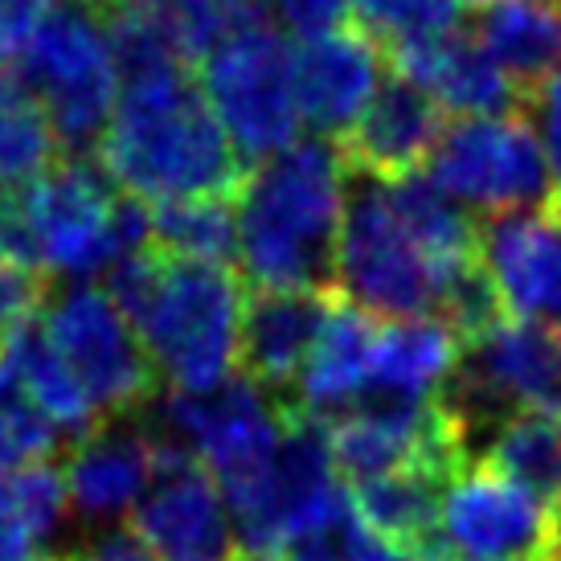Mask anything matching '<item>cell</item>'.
<instances>
[{"label":"cell","mask_w":561,"mask_h":561,"mask_svg":"<svg viewBox=\"0 0 561 561\" xmlns=\"http://www.w3.org/2000/svg\"><path fill=\"white\" fill-rule=\"evenodd\" d=\"M107 296L140 332L169 390L205 393L238 377L247 296L230 266L188 263L144 247L111 266Z\"/></svg>","instance_id":"3957f363"},{"label":"cell","mask_w":561,"mask_h":561,"mask_svg":"<svg viewBox=\"0 0 561 561\" xmlns=\"http://www.w3.org/2000/svg\"><path fill=\"white\" fill-rule=\"evenodd\" d=\"M37 320L103 422L127 419L152 405L160 377L148 360L140 332L107 296V287L70 283L42 304Z\"/></svg>","instance_id":"30bf717a"},{"label":"cell","mask_w":561,"mask_h":561,"mask_svg":"<svg viewBox=\"0 0 561 561\" xmlns=\"http://www.w3.org/2000/svg\"><path fill=\"white\" fill-rule=\"evenodd\" d=\"M336 291H254L242 316V374L271 393L296 390Z\"/></svg>","instance_id":"d6986e66"},{"label":"cell","mask_w":561,"mask_h":561,"mask_svg":"<svg viewBox=\"0 0 561 561\" xmlns=\"http://www.w3.org/2000/svg\"><path fill=\"white\" fill-rule=\"evenodd\" d=\"M144 247H152V209L119 193L91 157L58 160L0 197V254L42 283H91Z\"/></svg>","instance_id":"277c9868"},{"label":"cell","mask_w":561,"mask_h":561,"mask_svg":"<svg viewBox=\"0 0 561 561\" xmlns=\"http://www.w3.org/2000/svg\"><path fill=\"white\" fill-rule=\"evenodd\" d=\"M447 271L451 266L435 263L393 214L386 185L348 169V202L336 242V296L374 320H414L438 308Z\"/></svg>","instance_id":"8992f818"},{"label":"cell","mask_w":561,"mask_h":561,"mask_svg":"<svg viewBox=\"0 0 561 561\" xmlns=\"http://www.w3.org/2000/svg\"><path fill=\"white\" fill-rule=\"evenodd\" d=\"M455 483L443 468H402L377 480L353 483V513L377 541L419 561H455L443 541V500Z\"/></svg>","instance_id":"ffe728a7"},{"label":"cell","mask_w":561,"mask_h":561,"mask_svg":"<svg viewBox=\"0 0 561 561\" xmlns=\"http://www.w3.org/2000/svg\"><path fill=\"white\" fill-rule=\"evenodd\" d=\"M443 131H447L443 107L390 70L369 111L360 115V124L341 140V152L353 172L398 181L435 157Z\"/></svg>","instance_id":"ac0fdd59"},{"label":"cell","mask_w":561,"mask_h":561,"mask_svg":"<svg viewBox=\"0 0 561 561\" xmlns=\"http://www.w3.org/2000/svg\"><path fill=\"white\" fill-rule=\"evenodd\" d=\"M459 353H463V344L443 320H431V316L390 320L377 332L374 377H369L365 398L435 402L459 365Z\"/></svg>","instance_id":"603a6c76"},{"label":"cell","mask_w":561,"mask_h":561,"mask_svg":"<svg viewBox=\"0 0 561 561\" xmlns=\"http://www.w3.org/2000/svg\"><path fill=\"white\" fill-rule=\"evenodd\" d=\"M480 263L496 283L504 312L561 332V205L483 218Z\"/></svg>","instance_id":"5bb4252c"},{"label":"cell","mask_w":561,"mask_h":561,"mask_svg":"<svg viewBox=\"0 0 561 561\" xmlns=\"http://www.w3.org/2000/svg\"><path fill=\"white\" fill-rule=\"evenodd\" d=\"M443 541L455 561H553V508L488 463H471L447 488Z\"/></svg>","instance_id":"7c38bea8"},{"label":"cell","mask_w":561,"mask_h":561,"mask_svg":"<svg viewBox=\"0 0 561 561\" xmlns=\"http://www.w3.org/2000/svg\"><path fill=\"white\" fill-rule=\"evenodd\" d=\"M480 463L529 488L549 508L561 504V414L525 410L488 438Z\"/></svg>","instance_id":"484cf974"},{"label":"cell","mask_w":561,"mask_h":561,"mask_svg":"<svg viewBox=\"0 0 561 561\" xmlns=\"http://www.w3.org/2000/svg\"><path fill=\"white\" fill-rule=\"evenodd\" d=\"M58 0H0V66H13Z\"/></svg>","instance_id":"f546056e"},{"label":"cell","mask_w":561,"mask_h":561,"mask_svg":"<svg viewBox=\"0 0 561 561\" xmlns=\"http://www.w3.org/2000/svg\"><path fill=\"white\" fill-rule=\"evenodd\" d=\"M70 157L103 148L119 103V58L103 0H58L13 62Z\"/></svg>","instance_id":"5b68a950"},{"label":"cell","mask_w":561,"mask_h":561,"mask_svg":"<svg viewBox=\"0 0 561 561\" xmlns=\"http://www.w3.org/2000/svg\"><path fill=\"white\" fill-rule=\"evenodd\" d=\"M476 42L508 75L529 103L561 70V4L549 0H500L476 16Z\"/></svg>","instance_id":"cb8c5ba5"},{"label":"cell","mask_w":561,"mask_h":561,"mask_svg":"<svg viewBox=\"0 0 561 561\" xmlns=\"http://www.w3.org/2000/svg\"><path fill=\"white\" fill-rule=\"evenodd\" d=\"M152 247L188 263H238L234 197H188V202L152 205Z\"/></svg>","instance_id":"4316f807"},{"label":"cell","mask_w":561,"mask_h":561,"mask_svg":"<svg viewBox=\"0 0 561 561\" xmlns=\"http://www.w3.org/2000/svg\"><path fill=\"white\" fill-rule=\"evenodd\" d=\"M66 561H160V558L136 529H103L94 533L91 541H82L75 553H66Z\"/></svg>","instance_id":"4dcf8cb0"},{"label":"cell","mask_w":561,"mask_h":561,"mask_svg":"<svg viewBox=\"0 0 561 561\" xmlns=\"http://www.w3.org/2000/svg\"><path fill=\"white\" fill-rule=\"evenodd\" d=\"M157 480L131 529L160 561H238V529L214 476L169 438H157Z\"/></svg>","instance_id":"4fadbf2b"},{"label":"cell","mask_w":561,"mask_h":561,"mask_svg":"<svg viewBox=\"0 0 561 561\" xmlns=\"http://www.w3.org/2000/svg\"><path fill=\"white\" fill-rule=\"evenodd\" d=\"M459 4H468V9H492V4H500V0H459Z\"/></svg>","instance_id":"e575fe53"},{"label":"cell","mask_w":561,"mask_h":561,"mask_svg":"<svg viewBox=\"0 0 561 561\" xmlns=\"http://www.w3.org/2000/svg\"><path fill=\"white\" fill-rule=\"evenodd\" d=\"M438 405L455 419L468 455L480 438L488 447L513 414H561V332L504 320L476 344H463Z\"/></svg>","instance_id":"9c48e42d"},{"label":"cell","mask_w":561,"mask_h":561,"mask_svg":"<svg viewBox=\"0 0 561 561\" xmlns=\"http://www.w3.org/2000/svg\"><path fill=\"white\" fill-rule=\"evenodd\" d=\"M381 58L365 30H332L296 46V99L304 124L320 140L341 144L381 91Z\"/></svg>","instance_id":"2e32d148"},{"label":"cell","mask_w":561,"mask_h":561,"mask_svg":"<svg viewBox=\"0 0 561 561\" xmlns=\"http://www.w3.org/2000/svg\"><path fill=\"white\" fill-rule=\"evenodd\" d=\"M348 202L341 144L299 140L238 188V266L254 291H336V242Z\"/></svg>","instance_id":"7a4b0ae2"},{"label":"cell","mask_w":561,"mask_h":561,"mask_svg":"<svg viewBox=\"0 0 561 561\" xmlns=\"http://www.w3.org/2000/svg\"><path fill=\"white\" fill-rule=\"evenodd\" d=\"M549 4H561V0H549Z\"/></svg>","instance_id":"f35d334b"},{"label":"cell","mask_w":561,"mask_h":561,"mask_svg":"<svg viewBox=\"0 0 561 561\" xmlns=\"http://www.w3.org/2000/svg\"><path fill=\"white\" fill-rule=\"evenodd\" d=\"M348 513H353V500H348ZM348 513L332 529L296 541V546L283 553V561H353L348 558V546H344V520H348Z\"/></svg>","instance_id":"d6a6232c"},{"label":"cell","mask_w":561,"mask_h":561,"mask_svg":"<svg viewBox=\"0 0 561 561\" xmlns=\"http://www.w3.org/2000/svg\"><path fill=\"white\" fill-rule=\"evenodd\" d=\"M4 336H9V328H4V324H0V341H4Z\"/></svg>","instance_id":"74e56055"},{"label":"cell","mask_w":561,"mask_h":561,"mask_svg":"<svg viewBox=\"0 0 561 561\" xmlns=\"http://www.w3.org/2000/svg\"><path fill=\"white\" fill-rule=\"evenodd\" d=\"M377 332L381 328H377L374 316L357 312L344 299H336L312 357L304 365V377H299L291 405L320 422H332L365 402L369 377H374Z\"/></svg>","instance_id":"44dd1931"},{"label":"cell","mask_w":561,"mask_h":561,"mask_svg":"<svg viewBox=\"0 0 561 561\" xmlns=\"http://www.w3.org/2000/svg\"><path fill=\"white\" fill-rule=\"evenodd\" d=\"M0 374L9 377L13 390L54 426V435L79 443L94 426H103L94 402L79 386V377L70 374V365L58 357V348L49 344L37 316L16 324L0 341Z\"/></svg>","instance_id":"7402d4cb"},{"label":"cell","mask_w":561,"mask_h":561,"mask_svg":"<svg viewBox=\"0 0 561 561\" xmlns=\"http://www.w3.org/2000/svg\"><path fill=\"white\" fill-rule=\"evenodd\" d=\"M157 435L127 419L103 422L82 435L62 463L70 508L91 525L136 516L157 480Z\"/></svg>","instance_id":"e0dca14e"},{"label":"cell","mask_w":561,"mask_h":561,"mask_svg":"<svg viewBox=\"0 0 561 561\" xmlns=\"http://www.w3.org/2000/svg\"><path fill=\"white\" fill-rule=\"evenodd\" d=\"M197 66L205 99L242 164H263L299 144L296 46L275 30V16L221 37Z\"/></svg>","instance_id":"52a82bcc"},{"label":"cell","mask_w":561,"mask_h":561,"mask_svg":"<svg viewBox=\"0 0 561 561\" xmlns=\"http://www.w3.org/2000/svg\"><path fill=\"white\" fill-rule=\"evenodd\" d=\"M238 561H283V558H266V553H242Z\"/></svg>","instance_id":"d590c367"},{"label":"cell","mask_w":561,"mask_h":561,"mask_svg":"<svg viewBox=\"0 0 561 561\" xmlns=\"http://www.w3.org/2000/svg\"><path fill=\"white\" fill-rule=\"evenodd\" d=\"M99 164L144 205L238 197L247 181V164L185 62L124 75Z\"/></svg>","instance_id":"6da1fadb"},{"label":"cell","mask_w":561,"mask_h":561,"mask_svg":"<svg viewBox=\"0 0 561 561\" xmlns=\"http://www.w3.org/2000/svg\"><path fill=\"white\" fill-rule=\"evenodd\" d=\"M348 9L357 16V30L369 33L381 49L459 25V0H348Z\"/></svg>","instance_id":"83f0119b"},{"label":"cell","mask_w":561,"mask_h":561,"mask_svg":"<svg viewBox=\"0 0 561 561\" xmlns=\"http://www.w3.org/2000/svg\"><path fill=\"white\" fill-rule=\"evenodd\" d=\"M381 185H386L393 214L402 218V226L419 238L422 250L435 263L455 266L480 254V221L471 218V214H463V205L451 202L431 176L410 172V176L381 181Z\"/></svg>","instance_id":"d4e9b609"},{"label":"cell","mask_w":561,"mask_h":561,"mask_svg":"<svg viewBox=\"0 0 561 561\" xmlns=\"http://www.w3.org/2000/svg\"><path fill=\"white\" fill-rule=\"evenodd\" d=\"M525 107H533V115H537L549 169H553V181H558V193H561V75L558 79H549Z\"/></svg>","instance_id":"1f68e13d"},{"label":"cell","mask_w":561,"mask_h":561,"mask_svg":"<svg viewBox=\"0 0 561 561\" xmlns=\"http://www.w3.org/2000/svg\"><path fill=\"white\" fill-rule=\"evenodd\" d=\"M386 62L398 79L414 82L422 94L435 99L438 107L455 111L463 119H500V115H520L525 111L520 91L488 58V49L476 42L471 30L393 42L386 49Z\"/></svg>","instance_id":"9a60e30c"},{"label":"cell","mask_w":561,"mask_h":561,"mask_svg":"<svg viewBox=\"0 0 561 561\" xmlns=\"http://www.w3.org/2000/svg\"><path fill=\"white\" fill-rule=\"evenodd\" d=\"M553 561H561V504L553 508Z\"/></svg>","instance_id":"836d02e7"},{"label":"cell","mask_w":561,"mask_h":561,"mask_svg":"<svg viewBox=\"0 0 561 561\" xmlns=\"http://www.w3.org/2000/svg\"><path fill=\"white\" fill-rule=\"evenodd\" d=\"M426 164H431V181L451 202L483 209L488 218L561 205L546 144L525 119V111L500 115V119L447 124L435 157Z\"/></svg>","instance_id":"8fae6325"},{"label":"cell","mask_w":561,"mask_h":561,"mask_svg":"<svg viewBox=\"0 0 561 561\" xmlns=\"http://www.w3.org/2000/svg\"><path fill=\"white\" fill-rule=\"evenodd\" d=\"M266 9L271 16L287 25V30L296 33L299 42L304 37H320V33H332V30H344V21H348V0H266Z\"/></svg>","instance_id":"f1b7e54d"},{"label":"cell","mask_w":561,"mask_h":561,"mask_svg":"<svg viewBox=\"0 0 561 561\" xmlns=\"http://www.w3.org/2000/svg\"><path fill=\"white\" fill-rule=\"evenodd\" d=\"M0 197H9V185H4V176H0Z\"/></svg>","instance_id":"8d00e7d4"},{"label":"cell","mask_w":561,"mask_h":561,"mask_svg":"<svg viewBox=\"0 0 561 561\" xmlns=\"http://www.w3.org/2000/svg\"><path fill=\"white\" fill-rule=\"evenodd\" d=\"M152 419L157 422L148 431L193 455L230 504L275 463L287 431V402L238 374L205 393L169 390L152 405Z\"/></svg>","instance_id":"ba28073f"}]
</instances>
